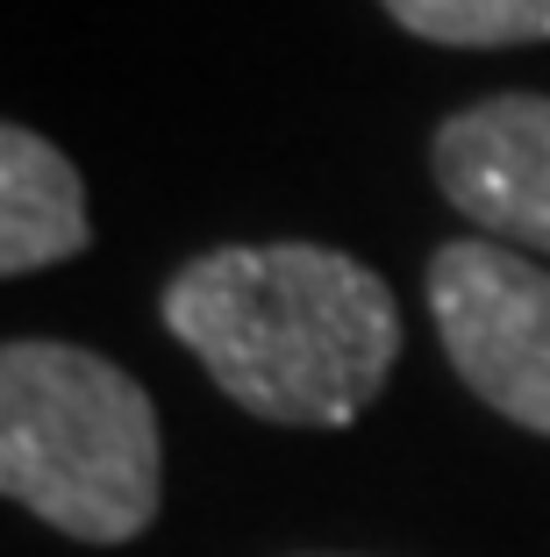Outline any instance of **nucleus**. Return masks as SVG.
Wrapping results in <instances>:
<instances>
[{"mask_svg":"<svg viewBox=\"0 0 550 557\" xmlns=\"http://www.w3.org/2000/svg\"><path fill=\"white\" fill-rule=\"evenodd\" d=\"M164 329L258 422L337 429L401 358V308L372 264L329 244H236L164 278Z\"/></svg>","mask_w":550,"mask_h":557,"instance_id":"obj_1","label":"nucleus"},{"mask_svg":"<svg viewBox=\"0 0 550 557\" xmlns=\"http://www.w3.org/2000/svg\"><path fill=\"white\" fill-rule=\"evenodd\" d=\"M0 493L80 543H130L158 522V408L122 364L15 336L0 350Z\"/></svg>","mask_w":550,"mask_h":557,"instance_id":"obj_2","label":"nucleus"},{"mask_svg":"<svg viewBox=\"0 0 550 557\" xmlns=\"http://www.w3.org/2000/svg\"><path fill=\"white\" fill-rule=\"evenodd\" d=\"M421 294L443 358L493 414L550 436V272L493 236H457L429 258Z\"/></svg>","mask_w":550,"mask_h":557,"instance_id":"obj_3","label":"nucleus"},{"mask_svg":"<svg viewBox=\"0 0 550 557\" xmlns=\"http://www.w3.org/2000/svg\"><path fill=\"white\" fill-rule=\"evenodd\" d=\"M437 186L457 214H472L493 244L543 250L550 258V100L493 94L457 108L429 144Z\"/></svg>","mask_w":550,"mask_h":557,"instance_id":"obj_4","label":"nucleus"},{"mask_svg":"<svg viewBox=\"0 0 550 557\" xmlns=\"http://www.w3.org/2000/svg\"><path fill=\"white\" fill-rule=\"evenodd\" d=\"M86 244H94V222H86V186L72 158L29 122H8L0 129V272H50Z\"/></svg>","mask_w":550,"mask_h":557,"instance_id":"obj_5","label":"nucleus"},{"mask_svg":"<svg viewBox=\"0 0 550 557\" xmlns=\"http://www.w3.org/2000/svg\"><path fill=\"white\" fill-rule=\"evenodd\" d=\"M387 15L407 36L451 50L550 44V0H387Z\"/></svg>","mask_w":550,"mask_h":557,"instance_id":"obj_6","label":"nucleus"}]
</instances>
